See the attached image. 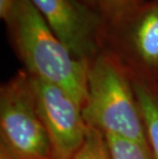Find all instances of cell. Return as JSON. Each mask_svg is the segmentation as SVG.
I'll return each instance as SVG.
<instances>
[{
	"mask_svg": "<svg viewBox=\"0 0 158 159\" xmlns=\"http://www.w3.org/2000/svg\"><path fill=\"white\" fill-rule=\"evenodd\" d=\"M82 1L86 3L87 5L92 6L93 8L99 9L101 11V0H82Z\"/></svg>",
	"mask_w": 158,
	"mask_h": 159,
	"instance_id": "13",
	"label": "cell"
},
{
	"mask_svg": "<svg viewBox=\"0 0 158 159\" xmlns=\"http://www.w3.org/2000/svg\"><path fill=\"white\" fill-rule=\"evenodd\" d=\"M133 87L143 118L148 145L154 159H158V99L143 81H134Z\"/></svg>",
	"mask_w": 158,
	"mask_h": 159,
	"instance_id": "7",
	"label": "cell"
},
{
	"mask_svg": "<svg viewBox=\"0 0 158 159\" xmlns=\"http://www.w3.org/2000/svg\"><path fill=\"white\" fill-rule=\"evenodd\" d=\"M0 129L1 144L16 159H52L50 141L27 70L19 71L1 86Z\"/></svg>",
	"mask_w": 158,
	"mask_h": 159,
	"instance_id": "3",
	"label": "cell"
},
{
	"mask_svg": "<svg viewBox=\"0 0 158 159\" xmlns=\"http://www.w3.org/2000/svg\"><path fill=\"white\" fill-rule=\"evenodd\" d=\"M83 117L105 136L148 144L129 71L107 50L88 62Z\"/></svg>",
	"mask_w": 158,
	"mask_h": 159,
	"instance_id": "2",
	"label": "cell"
},
{
	"mask_svg": "<svg viewBox=\"0 0 158 159\" xmlns=\"http://www.w3.org/2000/svg\"><path fill=\"white\" fill-rule=\"evenodd\" d=\"M56 36L78 60L90 62L103 50L106 20L82 0H30Z\"/></svg>",
	"mask_w": 158,
	"mask_h": 159,
	"instance_id": "5",
	"label": "cell"
},
{
	"mask_svg": "<svg viewBox=\"0 0 158 159\" xmlns=\"http://www.w3.org/2000/svg\"><path fill=\"white\" fill-rule=\"evenodd\" d=\"M130 72L158 73V0L144 1L130 11L106 22L103 44Z\"/></svg>",
	"mask_w": 158,
	"mask_h": 159,
	"instance_id": "4",
	"label": "cell"
},
{
	"mask_svg": "<svg viewBox=\"0 0 158 159\" xmlns=\"http://www.w3.org/2000/svg\"><path fill=\"white\" fill-rule=\"evenodd\" d=\"M0 159H16L3 145H0Z\"/></svg>",
	"mask_w": 158,
	"mask_h": 159,
	"instance_id": "12",
	"label": "cell"
},
{
	"mask_svg": "<svg viewBox=\"0 0 158 159\" xmlns=\"http://www.w3.org/2000/svg\"><path fill=\"white\" fill-rule=\"evenodd\" d=\"M31 79L37 109L50 141L52 159H71L84 142L88 129L82 106L62 87L32 75Z\"/></svg>",
	"mask_w": 158,
	"mask_h": 159,
	"instance_id": "6",
	"label": "cell"
},
{
	"mask_svg": "<svg viewBox=\"0 0 158 159\" xmlns=\"http://www.w3.org/2000/svg\"><path fill=\"white\" fill-rule=\"evenodd\" d=\"M113 159H154L149 145L106 136Z\"/></svg>",
	"mask_w": 158,
	"mask_h": 159,
	"instance_id": "9",
	"label": "cell"
},
{
	"mask_svg": "<svg viewBox=\"0 0 158 159\" xmlns=\"http://www.w3.org/2000/svg\"><path fill=\"white\" fill-rule=\"evenodd\" d=\"M145 0H101V12L106 22L113 21L139 6Z\"/></svg>",
	"mask_w": 158,
	"mask_h": 159,
	"instance_id": "10",
	"label": "cell"
},
{
	"mask_svg": "<svg viewBox=\"0 0 158 159\" xmlns=\"http://www.w3.org/2000/svg\"><path fill=\"white\" fill-rule=\"evenodd\" d=\"M16 0H0V18L6 22L16 6Z\"/></svg>",
	"mask_w": 158,
	"mask_h": 159,
	"instance_id": "11",
	"label": "cell"
},
{
	"mask_svg": "<svg viewBox=\"0 0 158 159\" xmlns=\"http://www.w3.org/2000/svg\"><path fill=\"white\" fill-rule=\"evenodd\" d=\"M71 159H113L108 141L102 131L88 126L84 142Z\"/></svg>",
	"mask_w": 158,
	"mask_h": 159,
	"instance_id": "8",
	"label": "cell"
},
{
	"mask_svg": "<svg viewBox=\"0 0 158 159\" xmlns=\"http://www.w3.org/2000/svg\"><path fill=\"white\" fill-rule=\"evenodd\" d=\"M19 59L32 76L56 84L84 106L88 62L76 59L30 0H16L5 22Z\"/></svg>",
	"mask_w": 158,
	"mask_h": 159,
	"instance_id": "1",
	"label": "cell"
}]
</instances>
